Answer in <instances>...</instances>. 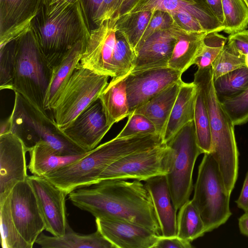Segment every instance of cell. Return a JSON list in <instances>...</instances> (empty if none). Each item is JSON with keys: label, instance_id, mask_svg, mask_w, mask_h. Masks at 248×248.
I'll return each instance as SVG.
<instances>
[{"label": "cell", "instance_id": "27", "mask_svg": "<svg viewBox=\"0 0 248 248\" xmlns=\"http://www.w3.org/2000/svg\"><path fill=\"white\" fill-rule=\"evenodd\" d=\"M126 76L112 78L99 97L107 123L111 126L130 115L124 80Z\"/></svg>", "mask_w": 248, "mask_h": 248}, {"label": "cell", "instance_id": "25", "mask_svg": "<svg viewBox=\"0 0 248 248\" xmlns=\"http://www.w3.org/2000/svg\"><path fill=\"white\" fill-rule=\"evenodd\" d=\"M207 33L187 31L176 26V40L168 67L182 74L187 70L193 64Z\"/></svg>", "mask_w": 248, "mask_h": 248}, {"label": "cell", "instance_id": "13", "mask_svg": "<svg viewBox=\"0 0 248 248\" xmlns=\"http://www.w3.org/2000/svg\"><path fill=\"white\" fill-rule=\"evenodd\" d=\"M27 180L36 196L46 224V230L55 236L65 234L69 226L67 218V195L45 177L28 176Z\"/></svg>", "mask_w": 248, "mask_h": 248}, {"label": "cell", "instance_id": "41", "mask_svg": "<svg viewBox=\"0 0 248 248\" xmlns=\"http://www.w3.org/2000/svg\"><path fill=\"white\" fill-rule=\"evenodd\" d=\"M153 11L152 16L138 46L154 33L170 29L174 25L172 16L169 12L159 10Z\"/></svg>", "mask_w": 248, "mask_h": 248}, {"label": "cell", "instance_id": "40", "mask_svg": "<svg viewBox=\"0 0 248 248\" xmlns=\"http://www.w3.org/2000/svg\"><path fill=\"white\" fill-rule=\"evenodd\" d=\"M155 133H157L155 127L149 119L142 114L133 112L128 116L126 124L116 137L121 138L139 134Z\"/></svg>", "mask_w": 248, "mask_h": 248}, {"label": "cell", "instance_id": "3", "mask_svg": "<svg viewBox=\"0 0 248 248\" xmlns=\"http://www.w3.org/2000/svg\"><path fill=\"white\" fill-rule=\"evenodd\" d=\"M30 28L53 68L78 42L87 40L90 33L80 2L59 10L48 9L41 2Z\"/></svg>", "mask_w": 248, "mask_h": 248}, {"label": "cell", "instance_id": "42", "mask_svg": "<svg viewBox=\"0 0 248 248\" xmlns=\"http://www.w3.org/2000/svg\"><path fill=\"white\" fill-rule=\"evenodd\" d=\"M170 14L174 25L184 30L187 31H206L198 20L186 11L180 10Z\"/></svg>", "mask_w": 248, "mask_h": 248}, {"label": "cell", "instance_id": "11", "mask_svg": "<svg viewBox=\"0 0 248 248\" xmlns=\"http://www.w3.org/2000/svg\"><path fill=\"white\" fill-rule=\"evenodd\" d=\"M12 216L18 231L31 248L46 229L34 192L27 180L19 182L10 194Z\"/></svg>", "mask_w": 248, "mask_h": 248}, {"label": "cell", "instance_id": "15", "mask_svg": "<svg viewBox=\"0 0 248 248\" xmlns=\"http://www.w3.org/2000/svg\"><path fill=\"white\" fill-rule=\"evenodd\" d=\"M27 152L15 134L0 135V202L9 195L16 184L27 180Z\"/></svg>", "mask_w": 248, "mask_h": 248}, {"label": "cell", "instance_id": "31", "mask_svg": "<svg viewBox=\"0 0 248 248\" xmlns=\"http://www.w3.org/2000/svg\"><path fill=\"white\" fill-rule=\"evenodd\" d=\"M214 86L220 102L239 95L248 87V68L236 69L214 79Z\"/></svg>", "mask_w": 248, "mask_h": 248}, {"label": "cell", "instance_id": "48", "mask_svg": "<svg viewBox=\"0 0 248 248\" xmlns=\"http://www.w3.org/2000/svg\"><path fill=\"white\" fill-rule=\"evenodd\" d=\"M237 207L245 212H248V170L240 195L235 201Z\"/></svg>", "mask_w": 248, "mask_h": 248}, {"label": "cell", "instance_id": "36", "mask_svg": "<svg viewBox=\"0 0 248 248\" xmlns=\"http://www.w3.org/2000/svg\"><path fill=\"white\" fill-rule=\"evenodd\" d=\"M228 38L217 31L207 32L204 36L202 47L195 58L193 64L198 69L212 65L227 42Z\"/></svg>", "mask_w": 248, "mask_h": 248}, {"label": "cell", "instance_id": "6", "mask_svg": "<svg viewBox=\"0 0 248 248\" xmlns=\"http://www.w3.org/2000/svg\"><path fill=\"white\" fill-rule=\"evenodd\" d=\"M11 132L17 136L29 152L40 142H46L62 155L87 152L60 130L54 119L38 110L17 92H15Z\"/></svg>", "mask_w": 248, "mask_h": 248}, {"label": "cell", "instance_id": "46", "mask_svg": "<svg viewBox=\"0 0 248 248\" xmlns=\"http://www.w3.org/2000/svg\"><path fill=\"white\" fill-rule=\"evenodd\" d=\"M191 242L183 239L177 236L166 237L161 235L154 248H191Z\"/></svg>", "mask_w": 248, "mask_h": 248}, {"label": "cell", "instance_id": "21", "mask_svg": "<svg viewBox=\"0 0 248 248\" xmlns=\"http://www.w3.org/2000/svg\"><path fill=\"white\" fill-rule=\"evenodd\" d=\"M145 182L158 220L161 235L177 236V211L172 202L166 175L156 176Z\"/></svg>", "mask_w": 248, "mask_h": 248}, {"label": "cell", "instance_id": "20", "mask_svg": "<svg viewBox=\"0 0 248 248\" xmlns=\"http://www.w3.org/2000/svg\"><path fill=\"white\" fill-rule=\"evenodd\" d=\"M155 10L169 13L186 11L198 20L207 32H218L224 29L205 0H138L128 13Z\"/></svg>", "mask_w": 248, "mask_h": 248}, {"label": "cell", "instance_id": "32", "mask_svg": "<svg viewBox=\"0 0 248 248\" xmlns=\"http://www.w3.org/2000/svg\"><path fill=\"white\" fill-rule=\"evenodd\" d=\"M195 85L197 93L194 122L197 143L202 154L209 153L211 151L212 137L208 110L201 89Z\"/></svg>", "mask_w": 248, "mask_h": 248}, {"label": "cell", "instance_id": "2", "mask_svg": "<svg viewBox=\"0 0 248 248\" xmlns=\"http://www.w3.org/2000/svg\"><path fill=\"white\" fill-rule=\"evenodd\" d=\"M162 143L161 136L157 133L116 137L45 177L68 195L77 188L95 184L99 176L120 158Z\"/></svg>", "mask_w": 248, "mask_h": 248}, {"label": "cell", "instance_id": "16", "mask_svg": "<svg viewBox=\"0 0 248 248\" xmlns=\"http://www.w3.org/2000/svg\"><path fill=\"white\" fill-rule=\"evenodd\" d=\"M111 127L107 123L98 98L62 131L72 141L88 152L97 147Z\"/></svg>", "mask_w": 248, "mask_h": 248}, {"label": "cell", "instance_id": "26", "mask_svg": "<svg viewBox=\"0 0 248 248\" xmlns=\"http://www.w3.org/2000/svg\"><path fill=\"white\" fill-rule=\"evenodd\" d=\"M86 40L78 42L62 62L53 68V74L47 91L44 106L46 111L52 108L61 92L78 66L84 50Z\"/></svg>", "mask_w": 248, "mask_h": 248}, {"label": "cell", "instance_id": "50", "mask_svg": "<svg viewBox=\"0 0 248 248\" xmlns=\"http://www.w3.org/2000/svg\"><path fill=\"white\" fill-rule=\"evenodd\" d=\"M138 0H123L115 16L113 18L118 19L119 17L128 14Z\"/></svg>", "mask_w": 248, "mask_h": 248}, {"label": "cell", "instance_id": "51", "mask_svg": "<svg viewBox=\"0 0 248 248\" xmlns=\"http://www.w3.org/2000/svg\"><path fill=\"white\" fill-rule=\"evenodd\" d=\"M240 232L242 234L248 237V212H246L238 219Z\"/></svg>", "mask_w": 248, "mask_h": 248}, {"label": "cell", "instance_id": "10", "mask_svg": "<svg viewBox=\"0 0 248 248\" xmlns=\"http://www.w3.org/2000/svg\"><path fill=\"white\" fill-rule=\"evenodd\" d=\"M171 151L166 143L130 154L108 167L96 183L106 180L133 179L140 181L167 175L170 170Z\"/></svg>", "mask_w": 248, "mask_h": 248}, {"label": "cell", "instance_id": "33", "mask_svg": "<svg viewBox=\"0 0 248 248\" xmlns=\"http://www.w3.org/2000/svg\"><path fill=\"white\" fill-rule=\"evenodd\" d=\"M1 243L3 248H31L21 236L14 221L9 195L0 202Z\"/></svg>", "mask_w": 248, "mask_h": 248}, {"label": "cell", "instance_id": "44", "mask_svg": "<svg viewBox=\"0 0 248 248\" xmlns=\"http://www.w3.org/2000/svg\"><path fill=\"white\" fill-rule=\"evenodd\" d=\"M227 44L237 54L244 58L248 53V30L230 34Z\"/></svg>", "mask_w": 248, "mask_h": 248}, {"label": "cell", "instance_id": "49", "mask_svg": "<svg viewBox=\"0 0 248 248\" xmlns=\"http://www.w3.org/2000/svg\"><path fill=\"white\" fill-rule=\"evenodd\" d=\"M219 22L223 25L224 16L221 0H205Z\"/></svg>", "mask_w": 248, "mask_h": 248}, {"label": "cell", "instance_id": "28", "mask_svg": "<svg viewBox=\"0 0 248 248\" xmlns=\"http://www.w3.org/2000/svg\"><path fill=\"white\" fill-rule=\"evenodd\" d=\"M35 243L43 248H115L97 230L89 234H80L69 226L62 236H49L42 232Z\"/></svg>", "mask_w": 248, "mask_h": 248}, {"label": "cell", "instance_id": "53", "mask_svg": "<svg viewBox=\"0 0 248 248\" xmlns=\"http://www.w3.org/2000/svg\"><path fill=\"white\" fill-rule=\"evenodd\" d=\"M244 62L245 67L248 68V53L244 56Z\"/></svg>", "mask_w": 248, "mask_h": 248}, {"label": "cell", "instance_id": "43", "mask_svg": "<svg viewBox=\"0 0 248 248\" xmlns=\"http://www.w3.org/2000/svg\"><path fill=\"white\" fill-rule=\"evenodd\" d=\"M103 0H81L82 9L90 31L97 28L98 14Z\"/></svg>", "mask_w": 248, "mask_h": 248}, {"label": "cell", "instance_id": "34", "mask_svg": "<svg viewBox=\"0 0 248 248\" xmlns=\"http://www.w3.org/2000/svg\"><path fill=\"white\" fill-rule=\"evenodd\" d=\"M224 16L223 31L231 34L246 30L248 8L244 0H221Z\"/></svg>", "mask_w": 248, "mask_h": 248}, {"label": "cell", "instance_id": "38", "mask_svg": "<svg viewBox=\"0 0 248 248\" xmlns=\"http://www.w3.org/2000/svg\"><path fill=\"white\" fill-rule=\"evenodd\" d=\"M221 104L234 125H242L248 122V87L239 95Z\"/></svg>", "mask_w": 248, "mask_h": 248}, {"label": "cell", "instance_id": "19", "mask_svg": "<svg viewBox=\"0 0 248 248\" xmlns=\"http://www.w3.org/2000/svg\"><path fill=\"white\" fill-rule=\"evenodd\" d=\"M176 40L175 25L154 33L135 50L136 57L132 71L168 67Z\"/></svg>", "mask_w": 248, "mask_h": 248}, {"label": "cell", "instance_id": "45", "mask_svg": "<svg viewBox=\"0 0 248 248\" xmlns=\"http://www.w3.org/2000/svg\"><path fill=\"white\" fill-rule=\"evenodd\" d=\"M123 0H104L99 9L97 27L104 21L114 18Z\"/></svg>", "mask_w": 248, "mask_h": 248}, {"label": "cell", "instance_id": "4", "mask_svg": "<svg viewBox=\"0 0 248 248\" xmlns=\"http://www.w3.org/2000/svg\"><path fill=\"white\" fill-rule=\"evenodd\" d=\"M193 82L201 89L208 110L212 137L210 153L218 164L226 191L231 195L238 173L239 152L235 125L217 96L212 65L198 69Z\"/></svg>", "mask_w": 248, "mask_h": 248}, {"label": "cell", "instance_id": "1", "mask_svg": "<svg viewBox=\"0 0 248 248\" xmlns=\"http://www.w3.org/2000/svg\"><path fill=\"white\" fill-rule=\"evenodd\" d=\"M71 202L95 218L127 221L161 235L150 194L140 181L106 180L79 187L68 194Z\"/></svg>", "mask_w": 248, "mask_h": 248}, {"label": "cell", "instance_id": "22", "mask_svg": "<svg viewBox=\"0 0 248 248\" xmlns=\"http://www.w3.org/2000/svg\"><path fill=\"white\" fill-rule=\"evenodd\" d=\"M196 93L193 81H182L162 136L164 143L168 142L185 125L194 120Z\"/></svg>", "mask_w": 248, "mask_h": 248}, {"label": "cell", "instance_id": "7", "mask_svg": "<svg viewBox=\"0 0 248 248\" xmlns=\"http://www.w3.org/2000/svg\"><path fill=\"white\" fill-rule=\"evenodd\" d=\"M230 198L218 164L210 153L204 154L192 200L200 211L206 232L224 224L232 216Z\"/></svg>", "mask_w": 248, "mask_h": 248}, {"label": "cell", "instance_id": "14", "mask_svg": "<svg viewBox=\"0 0 248 248\" xmlns=\"http://www.w3.org/2000/svg\"><path fill=\"white\" fill-rule=\"evenodd\" d=\"M116 20H105L90 31L79 65L99 75L114 77L112 60L116 44Z\"/></svg>", "mask_w": 248, "mask_h": 248}, {"label": "cell", "instance_id": "17", "mask_svg": "<svg viewBox=\"0 0 248 248\" xmlns=\"http://www.w3.org/2000/svg\"><path fill=\"white\" fill-rule=\"evenodd\" d=\"M95 223L97 230L115 248H154L159 236L151 229L127 221L97 218Z\"/></svg>", "mask_w": 248, "mask_h": 248}, {"label": "cell", "instance_id": "9", "mask_svg": "<svg viewBox=\"0 0 248 248\" xmlns=\"http://www.w3.org/2000/svg\"><path fill=\"white\" fill-rule=\"evenodd\" d=\"M108 78L78 64L51 109L53 119L60 130L67 127L99 98L108 84Z\"/></svg>", "mask_w": 248, "mask_h": 248}, {"label": "cell", "instance_id": "35", "mask_svg": "<svg viewBox=\"0 0 248 248\" xmlns=\"http://www.w3.org/2000/svg\"><path fill=\"white\" fill-rule=\"evenodd\" d=\"M136 57L135 51L124 36L116 31V44L112 60L113 78L125 76L132 71Z\"/></svg>", "mask_w": 248, "mask_h": 248}, {"label": "cell", "instance_id": "12", "mask_svg": "<svg viewBox=\"0 0 248 248\" xmlns=\"http://www.w3.org/2000/svg\"><path fill=\"white\" fill-rule=\"evenodd\" d=\"M182 73L169 67L131 71L125 77L130 114L168 86Z\"/></svg>", "mask_w": 248, "mask_h": 248}, {"label": "cell", "instance_id": "8", "mask_svg": "<svg viewBox=\"0 0 248 248\" xmlns=\"http://www.w3.org/2000/svg\"><path fill=\"white\" fill-rule=\"evenodd\" d=\"M171 151L169 171L166 175L173 206L177 211L189 200L193 185V171L202 152L197 140L194 120L185 125L168 142Z\"/></svg>", "mask_w": 248, "mask_h": 248}, {"label": "cell", "instance_id": "30", "mask_svg": "<svg viewBox=\"0 0 248 248\" xmlns=\"http://www.w3.org/2000/svg\"><path fill=\"white\" fill-rule=\"evenodd\" d=\"M153 12V10H149L128 13L116 20L115 24L116 31L124 36L135 51L148 26Z\"/></svg>", "mask_w": 248, "mask_h": 248}, {"label": "cell", "instance_id": "5", "mask_svg": "<svg viewBox=\"0 0 248 248\" xmlns=\"http://www.w3.org/2000/svg\"><path fill=\"white\" fill-rule=\"evenodd\" d=\"M14 46L13 90L38 110L47 114L44 102L53 74L31 28L12 40Z\"/></svg>", "mask_w": 248, "mask_h": 248}, {"label": "cell", "instance_id": "47", "mask_svg": "<svg viewBox=\"0 0 248 248\" xmlns=\"http://www.w3.org/2000/svg\"><path fill=\"white\" fill-rule=\"evenodd\" d=\"M81 0H41V3L46 7L51 10L66 8L81 2Z\"/></svg>", "mask_w": 248, "mask_h": 248}, {"label": "cell", "instance_id": "54", "mask_svg": "<svg viewBox=\"0 0 248 248\" xmlns=\"http://www.w3.org/2000/svg\"><path fill=\"white\" fill-rule=\"evenodd\" d=\"M244 1L248 8V0H244Z\"/></svg>", "mask_w": 248, "mask_h": 248}, {"label": "cell", "instance_id": "23", "mask_svg": "<svg viewBox=\"0 0 248 248\" xmlns=\"http://www.w3.org/2000/svg\"><path fill=\"white\" fill-rule=\"evenodd\" d=\"M182 81L181 79L168 86L133 111L149 119L154 124L156 133L162 137Z\"/></svg>", "mask_w": 248, "mask_h": 248}, {"label": "cell", "instance_id": "18", "mask_svg": "<svg viewBox=\"0 0 248 248\" xmlns=\"http://www.w3.org/2000/svg\"><path fill=\"white\" fill-rule=\"evenodd\" d=\"M41 0H0V45L17 37L30 28Z\"/></svg>", "mask_w": 248, "mask_h": 248}, {"label": "cell", "instance_id": "37", "mask_svg": "<svg viewBox=\"0 0 248 248\" xmlns=\"http://www.w3.org/2000/svg\"><path fill=\"white\" fill-rule=\"evenodd\" d=\"M244 66V58L237 54L226 43L212 64L213 79Z\"/></svg>", "mask_w": 248, "mask_h": 248}, {"label": "cell", "instance_id": "39", "mask_svg": "<svg viewBox=\"0 0 248 248\" xmlns=\"http://www.w3.org/2000/svg\"><path fill=\"white\" fill-rule=\"evenodd\" d=\"M14 46L13 41L0 46V89L13 90Z\"/></svg>", "mask_w": 248, "mask_h": 248}, {"label": "cell", "instance_id": "52", "mask_svg": "<svg viewBox=\"0 0 248 248\" xmlns=\"http://www.w3.org/2000/svg\"><path fill=\"white\" fill-rule=\"evenodd\" d=\"M12 123V118L10 115L6 119L0 122V135L11 132Z\"/></svg>", "mask_w": 248, "mask_h": 248}, {"label": "cell", "instance_id": "24", "mask_svg": "<svg viewBox=\"0 0 248 248\" xmlns=\"http://www.w3.org/2000/svg\"><path fill=\"white\" fill-rule=\"evenodd\" d=\"M28 165L33 175L46 177L50 173L68 165L83 157L87 152L73 155H62L46 142H40L29 151Z\"/></svg>", "mask_w": 248, "mask_h": 248}, {"label": "cell", "instance_id": "29", "mask_svg": "<svg viewBox=\"0 0 248 248\" xmlns=\"http://www.w3.org/2000/svg\"><path fill=\"white\" fill-rule=\"evenodd\" d=\"M177 227V236L190 242L206 233L200 211L192 200H188L179 209Z\"/></svg>", "mask_w": 248, "mask_h": 248}]
</instances>
